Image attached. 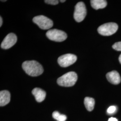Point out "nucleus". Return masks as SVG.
<instances>
[{"label":"nucleus","instance_id":"nucleus-22","mask_svg":"<svg viewBox=\"0 0 121 121\" xmlns=\"http://www.w3.org/2000/svg\"><path fill=\"white\" fill-rule=\"evenodd\" d=\"M6 0H1V1H6Z\"/></svg>","mask_w":121,"mask_h":121},{"label":"nucleus","instance_id":"nucleus-18","mask_svg":"<svg viewBox=\"0 0 121 121\" xmlns=\"http://www.w3.org/2000/svg\"><path fill=\"white\" fill-rule=\"evenodd\" d=\"M108 121H118L117 119H116V118H114V117H112L110 118H109Z\"/></svg>","mask_w":121,"mask_h":121},{"label":"nucleus","instance_id":"nucleus-7","mask_svg":"<svg viewBox=\"0 0 121 121\" xmlns=\"http://www.w3.org/2000/svg\"><path fill=\"white\" fill-rule=\"evenodd\" d=\"M77 57L73 54L68 53L61 55L58 58L57 61L59 65L63 67H66L73 64L76 61Z\"/></svg>","mask_w":121,"mask_h":121},{"label":"nucleus","instance_id":"nucleus-20","mask_svg":"<svg viewBox=\"0 0 121 121\" xmlns=\"http://www.w3.org/2000/svg\"><path fill=\"white\" fill-rule=\"evenodd\" d=\"M119 60L120 63L121 64V54H120V55L119 56Z\"/></svg>","mask_w":121,"mask_h":121},{"label":"nucleus","instance_id":"nucleus-8","mask_svg":"<svg viewBox=\"0 0 121 121\" xmlns=\"http://www.w3.org/2000/svg\"><path fill=\"white\" fill-rule=\"evenodd\" d=\"M17 41V37L14 34L11 33L7 35L1 44V48L5 49L13 46Z\"/></svg>","mask_w":121,"mask_h":121},{"label":"nucleus","instance_id":"nucleus-6","mask_svg":"<svg viewBox=\"0 0 121 121\" xmlns=\"http://www.w3.org/2000/svg\"><path fill=\"white\" fill-rule=\"evenodd\" d=\"M86 10L85 5L82 2H79L75 6L73 17L75 21L81 22L86 16Z\"/></svg>","mask_w":121,"mask_h":121},{"label":"nucleus","instance_id":"nucleus-15","mask_svg":"<svg viewBox=\"0 0 121 121\" xmlns=\"http://www.w3.org/2000/svg\"><path fill=\"white\" fill-rule=\"evenodd\" d=\"M112 48L118 51H121V42L115 43L112 45Z\"/></svg>","mask_w":121,"mask_h":121},{"label":"nucleus","instance_id":"nucleus-12","mask_svg":"<svg viewBox=\"0 0 121 121\" xmlns=\"http://www.w3.org/2000/svg\"><path fill=\"white\" fill-rule=\"evenodd\" d=\"M91 6L93 9H103L107 6V1L104 0H91Z\"/></svg>","mask_w":121,"mask_h":121},{"label":"nucleus","instance_id":"nucleus-11","mask_svg":"<svg viewBox=\"0 0 121 121\" xmlns=\"http://www.w3.org/2000/svg\"><path fill=\"white\" fill-rule=\"evenodd\" d=\"M10 94L7 90L0 91V106H4L10 102Z\"/></svg>","mask_w":121,"mask_h":121},{"label":"nucleus","instance_id":"nucleus-16","mask_svg":"<svg viewBox=\"0 0 121 121\" xmlns=\"http://www.w3.org/2000/svg\"><path fill=\"white\" fill-rule=\"evenodd\" d=\"M44 2L48 4L56 5L58 4L59 3V1L57 0H45Z\"/></svg>","mask_w":121,"mask_h":121},{"label":"nucleus","instance_id":"nucleus-2","mask_svg":"<svg viewBox=\"0 0 121 121\" xmlns=\"http://www.w3.org/2000/svg\"><path fill=\"white\" fill-rule=\"evenodd\" d=\"M77 79V73L73 71H70L58 78L57 80V83L60 86L69 87L73 86Z\"/></svg>","mask_w":121,"mask_h":121},{"label":"nucleus","instance_id":"nucleus-4","mask_svg":"<svg viewBox=\"0 0 121 121\" xmlns=\"http://www.w3.org/2000/svg\"><path fill=\"white\" fill-rule=\"evenodd\" d=\"M46 35L49 39L56 42L63 41L67 37L66 33L64 31L56 29L48 30Z\"/></svg>","mask_w":121,"mask_h":121},{"label":"nucleus","instance_id":"nucleus-17","mask_svg":"<svg viewBox=\"0 0 121 121\" xmlns=\"http://www.w3.org/2000/svg\"><path fill=\"white\" fill-rule=\"evenodd\" d=\"M116 110V107L115 106H111L107 109V112L109 114L113 113Z\"/></svg>","mask_w":121,"mask_h":121},{"label":"nucleus","instance_id":"nucleus-14","mask_svg":"<svg viewBox=\"0 0 121 121\" xmlns=\"http://www.w3.org/2000/svg\"><path fill=\"white\" fill-rule=\"evenodd\" d=\"M52 117L57 121H65L67 117L64 114H61L57 111H54L52 114Z\"/></svg>","mask_w":121,"mask_h":121},{"label":"nucleus","instance_id":"nucleus-3","mask_svg":"<svg viewBox=\"0 0 121 121\" xmlns=\"http://www.w3.org/2000/svg\"><path fill=\"white\" fill-rule=\"evenodd\" d=\"M117 29L118 26L116 23L108 22L99 26L97 30L100 35L109 36L116 33Z\"/></svg>","mask_w":121,"mask_h":121},{"label":"nucleus","instance_id":"nucleus-10","mask_svg":"<svg viewBox=\"0 0 121 121\" xmlns=\"http://www.w3.org/2000/svg\"><path fill=\"white\" fill-rule=\"evenodd\" d=\"M32 94L34 95L36 100L38 102H41L45 99L46 97V92L43 89L36 87L32 91Z\"/></svg>","mask_w":121,"mask_h":121},{"label":"nucleus","instance_id":"nucleus-19","mask_svg":"<svg viewBox=\"0 0 121 121\" xmlns=\"http://www.w3.org/2000/svg\"><path fill=\"white\" fill-rule=\"evenodd\" d=\"M2 22H3V21H2V18L1 17H0V26H2Z\"/></svg>","mask_w":121,"mask_h":121},{"label":"nucleus","instance_id":"nucleus-5","mask_svg":"<svg viewBox=\"0 0 121 121\" xmlns=\"http://www.w3.org/2000/svg\"><path fill=\"white\" fill-rule=\"evenodd\" d=\"M33 22L43 30H48L53 26L52 20L43 15L35 16L33 18Z\"/></svg>","mask_w":121,"mask_h":121},{"label":"nucleus","instance_id":"nucleus-9","mask_svg":"<svg viewBox=\"0 0 121 121\" xmlns=\"http://www.w3.org/2000/svg\"><path fill=\"white\" fill-rule=\"evenodd\" d=\"M106 78L110 82L113 84H118L121 82V77L116 71H112L106 74Z\"/></svg>","mask_w":121,"mask_h":121},{"label":"nucleus","instance_id":"nucleus-21","mask_svg":"<svg viewBox=\"0 0 121 121\" xmlns=\"http://www.w3.org/2000/svg\"><path fill=\"white\" fill-rule=\"evenodd\" d=\"M60 1L62 3V2H65V0H60Z\"/></svg>","mask_w":121,"mask_h":121},{"label":"nucleus","instance_id":"nucleus-13","mask_svg":"<svg viewBox=\"0 0 121 121\" xmlns=\"http://www.w3.org/2000/svg\"><path fill=\"white\" fill-rule=\"evenodd\" d=\"M84 104L86 109L88 111H91L94 108V105L95 104V100L92 98L86 97L84 98Z\"/></svg>","mask_w":121,"mask_h":121},{"label":"nucleus","instance_id":"nucleus-1","mask_svg":"<svg viewBox=\"0 0 121 121\" xmlns=\"http://www.w3.org/2000/svg\"><path fill=\"white\" fill-rule=\"evenodd\" d=\"M22 67L26 73L31 76H38L43 73L42 66L36 60L25 61L22 63Z\"/></svg>","mask_w":121,"mask_h":121}]
</instances>
